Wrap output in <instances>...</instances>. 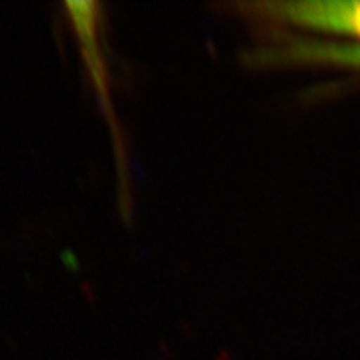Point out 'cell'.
Segmentation results:
<instances>
[{
  "instance_id": "2",
  "label": "cell",
  "mask_w": 360,
  "mask_h": 360,
  "mask_svg": "<svg viewBox=\"0 0 360 360\" xmlns=\"http://www.w3.org/2000/svg\"><path fill=\"white\" fill-rule=\"evenodd\" d=\"M252 62L265 65H334L360 70V42L290 37L254 52Z\"/></svg>"
},
{
  "instance_id": "1",
  "label": "cell",
  "mask_w": 360,
  "mask_h": 360,
  "mask_svg": "<svg viewBox=\"0 0 360 360\" xmlns=\"http://www.w3.org/2000/svg\"><path fill=\"white\" fill-rule=\"evenodd\" d=\"M255 17L360 42V0H276L250 4Z\"/></svg>"
}]
</instances>
